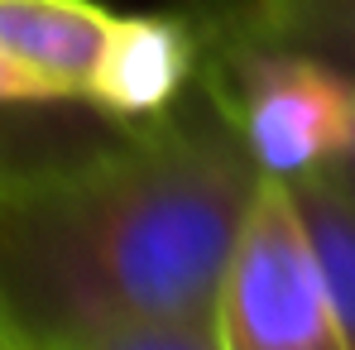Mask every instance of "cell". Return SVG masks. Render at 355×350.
Returning a JSON list of instances; mask_svg holds the SVG:
<instances>
[{
  "label": "cell",
  "instance_id": "1",
  "mask_svg": "<svg viewBox=\"0 0 355 350\" xmlns=\"http://www.w3.org/2000/svg\"><path fill=\"white\" fill-rule=\"evenodd\" d=\"M197 96L53 154H0V350H62L120 322H216L264 173L207 62Z\"/></svg>",
  "mask_w": 355,
  "mask_h": 350
},
{
  "label": "cell",
  "instance_id": "2",
  "mask_svg": "<svg viewBox=\"0 0 355 350\" xmlns=\"http://www.w3.org/2000/svg\"><path fill=\"white\" fill-rule=\"evenodd\" d=\"M202 49L259 173L293 182L331 164L355 120L351 77L284 49L207 44V39Z\"/></svg>",
  "mask_w": 355,
  "mask_h": 350
},
{
  "label": "cell",
  "instance_id": "3",
  "mask_svg": "<svg viewBox=\"0 0 355 350\" xmlns=\"http://www.w3.org/2000/svg\"><path fill=\"white\" fill-rule=\"evenodd\" d=\"M221 350H346L279 177H264L216 292Z\"/></svg>",
  "mask_w": 355,
  "mask_h": 350
},
{
  "label": "cell",
  "instance_id": "4",
  "mask_svg": "<svg viewBox=\"0 0 355 350\" xmlns=\"http://www.w3.org/2000/svg\"><path fill=\"white\" fill-rule=\"evenodd\" d=\"M202 72V34L192 15H125L111 19L87 101L120 125L164 116Z\"/></svg>",
  "mask_w": 355,
  "mask_h": 350
},
{
  "label": "cell",
  "instance_id": "5",
  "mask_svg": "<svg viewBox=\"0 0 355 350\" xmlns=\"http://www.w3.org/2000/svg\"><path fill=\"white\" fill-rule=\"evenodd\" d=\"M111 10L96 0H0V53L53 91V101H87Z\"/></svg>",
  "mask_w": 355,
  "mask_h": 350
},
{
  "label": "cell",
  "instance_id": "6",
  "mask_svg": "<svg viewBox=\"0 0 355 350\" xmlns=\"http://www.w3.org/2000/svg\"><path fill=\"white\" fill-rule=\"evenodd\" d=\"M192 24L207 44L284 49L355 82V0H207Z\"/></svg>",
  "mask_w": 355,
  "mask_h": 350
},
{
  "label": "cell",
  "instance_id": "7",
  "mask_svg": "<svg viewBox=\"0 0 355 350\" xmlns=\"http://www.w3.org/2000/svg\"><path fill=\"white\" fill-rule=\"evenodd\" d=\"M302 240L312 250L322 292L331 302V317L341 326L346 350H355V202L336 192L322 173H302L284 182Z\"/></svg>",
  "mask_w": 355,
  "mask_h": 350
},
{
  "label": "cell",
  "instance_id": "8",
  "mask_svg": "<svg viewBox=\"0 0 355 350\" xmlns=\"http://www.w3.org/2000/svg\"><path fill=\"white\" fill-rule=\"evenodd\" d=\"M62 350H221L216 322H120Z\"/></svg>",
  "mask_w": 355,
  "mask_h": 350
},
{
  "label": "cell",
  "instance_id": "9",
  "mask_svg": "<svg viewBox=\"0 0 355 350\" xmlns=\"http://www.w3.org/2000/svg\"><path fill=\"white\" fill-rule=\"evenodd\" d=\"M53 101V91L44 87V82H34L24 67H15V62L0 53V111H15V106H49Z\"/></svg>",
  "mask_w": 355,
  "mask_h": 350
},
{
  "label": "cell",
  "instance_id": "10",
  "mask_svg": "<svg viewBox=\"0 0 355 350\" xmlns=\"http://www.w3.org/2000/svg\"><path fill=\"white\" fill-rule=\"evenodd\" d=\"M317 173L327 177L336 192H346V197L355 202V120H351V134H346V144H341V149L331 154V164H327V168H317Z\"/></svg>",
  "mask_w": 355,
  "mask_h": 350
}]
</instances>
